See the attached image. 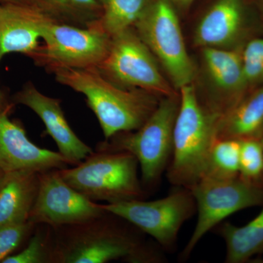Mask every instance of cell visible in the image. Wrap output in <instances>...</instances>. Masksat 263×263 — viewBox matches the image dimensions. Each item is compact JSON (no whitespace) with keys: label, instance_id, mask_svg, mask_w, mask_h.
Returning a JSON list of instances; mask_svg holds the SVG:
<instances>
[{"label":"cell","instance_id":"obj_1","mask_svg":"<svg viewBox=\"0 0 263 263\" xmlns=\"http://www.w3.org/2000/svg\"><path fill=\"white\" fill-rule=\"evenodd\" d=\"M108 212L86 222L53 228L51 262H163L155 246L145 245L133 232L108 219Z\"/></svg>","mask_w":263,"mask_h":263},{"label":"cell","instance_id":"obj_2","mask_svg":"<svg viewBox=\"0 0 263 263\" xmlns=\"http://www.w3.org/2000/svg\"><path fill=\"white\" fill-rule=\"evenodd\" d=\"M53 74L57 82L86 98L105 141L117 133L139 129L160 103L157 95L148 91L114 84L97 68L60 69Z\"/></svg>","mask_w":263,"mask_h":263},{"label":"cell","instance_id":"obj_3","mask_svg":"<svg viewBox=\"0 0 263 263\" xmlns=\"http://www.w3.org/2000/svg\"><path fill=\"white\" fill-rule=\"evenodd\" d=\"M180 91L172 157L166 176L174 186L190 190L205 173L220 117L202 106L193 85L183 86Z\"/></svg>","mask_w":263,"mask_h":263},{"label":"cell","instance_id":"obj_4","mask_svg":"<svg viewBox=\"0 0 263 263\" xmlns=\"http://www.w3.org/2000/svg\"><path fill=\"white\" fill-rule=\"evenodd\" d=\"M138 160L124 151L98 148L73 167L59 169L64 181L93 201L143 200Z\"/></svg>","mask_w":263,"mask_h":263},{"label":"cell","instance_id":"obj_5","mask_svg":"<svg viewBox=\"0 0 263 263\" xmlns=\"http://www.w3.org/2000/svg\"><path fill=\"white\" fill-rule=\"evenodd\" d=\"M179 106L177 95L164 97L139 129L117 133L100 143L98 148L124 151L134 155L141 167L142 185L155 186L172 157L174 126Z\"/></svg>","mask_w":263,"mask_h":263},{"label":"cell","instance_id":"obj_6","mask_svg":"<svg viewBox=\"0 0 263 263\" xmlns=\"http://www.w3.org/2000/svg\"><path fill=\"white\" fill-rule=\"evenodd\" d=\"M43 44L31 55L34 64L53 73L60 69L96 68L108 53L111 37L98 22L79 27L50 21Z\"/></svg>","mask_w":263,"mask_h":263},{"label":"cell","instance_id":"obj_7","mask_svg":"<svg viewBox=\"0 0 263 263\" xmlns=\"http://www.w3.org/2000/svg\"><path fill=\"white\" fill-rule=\"evenodd\" d=\"M174 191L159 200L102 204L105 212L133 224L156 240L163 250H173L183 224L196 214V202L191 190L174 186Z\"/></svg>","mask_w":263,"mask_h":263},{"label":"cell","instance_id":"obj_8","mask_svg":"<svg viewBox=\"0 0 263 263\" xmlns=\"http://www.w3.org/2000/svg\"><path fill=\"white\" fill-rule=\"evenodd\" d=\"M196 202L195 229L181 253V259L191 255L200 240L221 221L235 213L263 205V184L240 176L230 179L202 178L191 189Z\"/></svg>","mask_w":263,"mask_h":263},{"label":"cell","instance_id":"obj_9","mask_svg":"<svg viewBox=\"0 0 263 263\" xmlns=\"http://www.w3.org/2000/svg\"><path fill=\"white\" fill-rule=\"evenodd\" d=\"M134 28L175 87L180 89L192 84L195 66L186 51L174 5L169 0H153Z\"/></svg>","mask_w":263,"mask_h":263},{"label":"cell","instance_id":"obj_10","mask_svg":"<svg viewBox=\"0 0 263 263\" xmlns=\"http://www.w3.org/2000/svg\"><path fill=\"white\" fill-rule=\"evenodd\" d=\"M96 68L105 79L124 89L144 90L157 96L176 95L161 73L155 56L133 28L111 37L108 53Z\"/></svg>","mask_w":263,"mask_h":263},{"label":"cell","instance_id":"obj_11","mask_svg":"<svg viewBox=\"0 0 263 263\" xmlns=\"http://www.w3.org/2000/svg\"><path fill=\"white\" fill-rule=\"evenodd\" d=\"M59 169L40 173L39 187L28 221L52 228L81 224L107 212L64 181Z\"/></svg>","mask_w":263,"mask_h":263},{"label":"cell","instance_id":"obj_12","mask_svg":"<svg viewBox=\"0 0 263 263\" xmlns=\"http://www.w3.org/2000/svg\"><path fill=\"white\" fill-rule=\"evenodd\" d=\"M10 110L0 111V168L8 174L17 171L43 173L69 165L59 152L32 143L24 127L10 119Z\"/></svg>","mask_w":263,"mask_h":263},{"label":"cell","instance_id":"obj_13","mask_svg":"<svg viewBox=\"0 0 263 263\" xmlns=\"http://www.w3.org/2000/svg\"><path fill=\"white\" fill-rule=\"evenodd\" d=\"M14 102L25 105L37 114L46 127V133L56 143L59 153L69 164L76 165L94 152L81 141L66 119L61 100L43 94L27 84L14 96Z\"/></svg>","mask_w":263,"mask_h":263},{"label":"cell","instance_id":"obj_14","mask_svg":"<svg viewBox=\"0 0 263 263\" xmlns=\"http://www.w3.org/2000/svg\"><path fill=\"white\" fill-rule=\"evenodd\" d=\"M52 19L39 5L0 3V61L15 52L30 57Z\"/></svg>","mask_w":263,"mask_h":263},{"label":"cell","instance_id":"obj_15","mask_svg":"<svg viewBox=\"0 0 263 263\" xmlns=\"http://www.w3.org/2000/svg\"><path fill=\"white\" fill-rule=\"evenodd\" d=\"M245 17V0H218L197 26L195 44L202 48L229 46L243 32Z\"/></svg>","mask_w":263,"mask_h":263},{"label":"cell","instance_id":"obj_16","mask_svg":"<svg viewBox=\"0 0 263 263\" xmlns=\"http://www.w3.org/2000/svg\"><path fill=\"white\" fill-rule=\"evenodd\" d=\"M208 72L216 87L224 93L221 117L239 103L249 89L243 71L241 53L219 48H203Z\"/></svg>","mask_w":263,"mask_h":263},{"label":"cell","instance_id":"obj_17","mask_svg":"<svg viewBox=\"0 0 263 263\" xmlns=\"http://www.w3.org/2000/svg\"><path fill=\"white\" fill-rule=\"evenodd\" d=\"M263 133V85L219 118L216 138L243 141L260 139Z\"/></svg>","mask_w":263,"mask_h":263},{"label":"cell","instance_id":"obj_18","mask_svg":"<svg viewBox=\"0 0 263 263\" xmlns=\"http://www.w3.org/2000/svg\"><path fill=\"white\" fill-rule=\"evenodd\" d=\"M39 174L33 171L8 173L0 189V226L28 221L37 195Z\"/></svg>","mask_w":263,"mask_h":263},{"label":"cell","instance_id":"obj_19","mask_svg":"<svg viewBox=\"0 0 263 263\" xmlns=\"http://www.w3.org/2000/svg\"><path fill=\"white\" fill-rule=\"evenodd\" d=\"M217 231L226 242V262H248L254 256L263 253V209L245 226H235L226 221L219 224Z\"/></svg>","mask_w":263,"mask_h":263},{"label":"cell","instance_id":"obj_20","mask_svg":"<svg viewBox=\"0 0 263 263\" xmlns=\"http://www.w3.org/2000/svg\"><path fill=\"white\" fill-rule=\"evenodd\" d=\"M153 0H100L101 16L98 22L112 37L134 27Z\"/></svg>","mask_w":263,"mask_h":263},{"label":"cell","instance_id":"obj_21","mask_svg":"<svg viewBox=\"0 0 263 263\" xmlns=\"http://www.w3.org/2000/svg\"><path fill=\"white\" fill-rule=\"evenodd\" d=\"M40 7L60 23L89 27L101 16L100 0H40Z\"/></svg>","mask_w":263,"mask_h":263},{"label":"cell","instance_id":"obj_22","mask_svg":"<svg viewBox=\"0 0 263 263\" xmlns=\"http://www.w3.org/2000/svg\"><path fill=\"white\" fill-rule=\"evenodd\" d=\"M240 141L216 138L202 178L230 179L239 176Z\"/></svg>","mask_w":263,"mask_h":263},{"label":"cell","instance_id":"obj_23","mask_svg":"<svg viewBox=\"0 0 263 263\" xmlns=\"http://www.w3.org/2000/svg\"><path fill=\"white\" fill-rule=\"evenodd\" d=\"M240 141L239 176L251 182L263 184V148L260 140Z\"/></svg>","mask_w":263,"mask_h":263},{"label":"cell","instance_id":"obj_24","mask_svg":"<svg viewBox=\"0 0 263 263\" xmlns=\"http://www.w3.org/2000/svg\"><path fill=\"white\" fill-rule=\"evenodd\" d=\"M52 237L50 233L37 231L33 233L27 247L15 254H12L2 263L51 262Z\"/></svg>","mask_w":263,"mask_h":263},{"label":"cell","instance_id":"obj_25","mask_svg":"<svg viewBox=\"0 0 263 263\" xmlns=\"http://www.w3.org/2000/svg\"><path fill=\"white\" fill-rule=\"evenodd\" d=\"M241 57L249 89L263 85V37L249 41L241 53Z\"/></svg>","mask_w":263,"mask_h":263},{"label":"cell","instance_id":"obj_26","mask_svg":"<svg viewBox=\"0 0 263 263\" xmlns=\"http://www.w3.org/2000/svg\"><path fill=\"white\" fill-rule=\"evenodd\" d=\"M37 226L29 221L0 226V262L23 245Z\"/></svg>","mask_w":263,"mask_h":263},{"label":"cell","instance_id":"obj_27","mask_svg":"<svg viewBox=\"0 0 263 263\" xmlns=\"http://www.w3.org/2000/svg\"><path fill=\"white\" fill-rule=\"evenodd\" d=\"M0 1L1 3H18V4L36 5H39L40 3V0H0Z\"/></svg>","mask_w":263,"mask_h":263},{"label":"cell","instance_id":"obj_28","mask_svg":"<svg viewBox=\"0 0 263 263\" xmlns=\"http://www.w3.org/2000/svg\"><path fill=\"white\" fill-rule=\"evenodd\" d=\"M173 5H177L180 8H188L195 0H169Z\"/></svg>","mask_w":263,"mask_h":263},{"label":"cell","instance_id":"obj_29","mask_svg":"<svg viewBox=\"0 0 263 263\" xmlns=\"http://www.w3.org/2000/svg\"><path fill=\"white\" fill-rule=\"evenodd\" d=\"M8 109H11V106L7 103L4 95H3L2 91H0V111H2V110H8Z\"/></svg>","mask_w":263,"mask_h":263},{"label":"cell","instance_id":"obj_30","mask_svg":"<svg viewBox=\"0 0 263 263\" xmlns=\"http://www.w3.org/2000/svg\"><path fill=\"white\" fill-rule=\"evenodd\" d=\"M8 173L5 172L3 169L0 168V189L2 188V186L4 184L5 180L7 179V176H8Z\"/></svg>","mask_w":263,"mask_h":263},{"label":"cell","instance_id":"obj_31","mask_svg":"<svg viewBox=\"0 0 263 263\" xmlns=\"http://www.w3.org/2000/svg\"><path fill=\"white\" fill-rule=\"evenodd\" d=\"M260 142H261V144H262V148H263V133H262V136H261V138H260Z\"/></svg>","mask_w":263,"mask_h":263}]
</instances>
